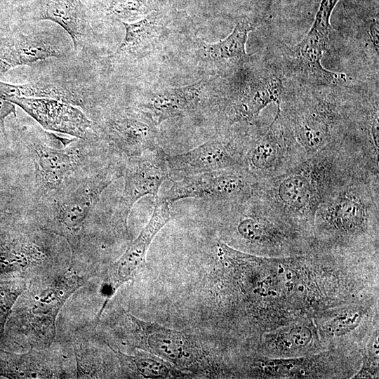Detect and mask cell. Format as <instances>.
<instances>
[{
	"label": "cell",
	"instance_id": "1",
	"mask_svg": "<svg viewBox=\"0 0 379 379\" xmlns=\"http://www.w3.org/2000/svg\"><path fill=\"white\" fill-rule=\"evenodd\" d=\"M377 165L360 143L347 137L259 182L257 192L292 225L310 232L317 208L335 187L363 167Z\"/></svg>",
	"mask_w": 379,
	"mask_h": 379
},
{
	"label": "cell",
	"instance_id": "2",
	"mask_svg": "<svg viewBox=\"0 0 379 379\" xmlns=\"http://www.w3.org/2000/svg\"><path fill=\"white\" fill-rule=\"evenodd\" d=\"M125 164L119 158L103 163L28 214V219L40 228L66 241L71 265L76 269L83 265L91 215L105 189L123 177Z\"/></svg>",
	"mask_w": 379,
	"mask_h": 379
},
{
	"label": "cell",
	"instance_id": "3",
	"mask_svg": "<svg viewBox=\"0 0 379 379\" xmlns=\"http://www.w3.org/2000/svg\"><path fill=\"white\" fill-rule=\"evenodd\" d=\"M88 278L70 264L30 279L8 317L4 340L9 338L29 350L50 347L55 336L60 311Z\"/></svg>",
	"mask_w": 379,
	"mask_h": 379
},
{
	"label": "cell",
	"instance_id": "4",
	"mask_svg": "<svg viewBox=\"0 0 379 379\" xmlns=\"http://www.w3.org/2000/svg\"><path fill=\"white\" fill-rule=\"evenodd\" d=\"M378 167L365 166L320 204L312 230L324 239L347 243L378 232Z\"/></svg>",
	"mask_w": 379,
	"mask_h": 379
},
{
	"label": "cell",
	"instance_id": "5",
	"mask_svg": "<svg viewBox=\"0 0 379 379\" xmlns=\"http://www.w3.org/2000/svg\"><path fill=\"white\" fill-rule=\"evenodd\" d=\"M22 143L32 165L30 210L78 182L105 161L99 139L75 138L65 147L48 145L34 130L25 131Z\"/></svg>",
	"mask_w": 379,
	"mask_h": 379
},
{
	"label": "cell",
	"instance_id": "6",
	"mask_svg": "<svg viewBox=\"0 0 379 379\" xmlns=\"http://www.w3.org/2000/svg\"><path fill=\"white\" fill-rule=\"evenodd\" d=\"M62 237L30 221L0 223V280L30 279L71 263Z\"/></svg>",
	"mask_w": 379,
	"mask_h": 379
},
{
	"label": "cell",
	"instance_id": "7",
	"mask_svg": "<svg viewBox=\"0 0 379 379\" xmlns=\"http://www.w3.org/2000/svg\"><path fill=\"white\" fill-rule=\"evenodd\" d=\"M237 237L246 244L268 251L290 248L300 231L292 225L256 192L239 201L219 205Z\"/></svg>",
	"mask_w": 379,
	"mask_h": 379
},
{
	"label": "cell",
	"instance_id": "8",
	"mask_svg": "<svg viewBox=\"0 0 379 379\" xmlns=\"http://www.w3.org/2000/svg\"><path fill=\"white\" fill-rule=\"evenodd\" d=\"M306 157L284 121L279 105L266 127L251 133L243 167L261 182L285 173Z\"/></svg>",
	"mask_w": 379,
	"mask_h": 379
},
{
	"label": "cell",
	"instance_id": "9",
	"mask_svg": "<svg viewBox=\"0 0 379 379\" xmlns=\"http://www.w3.org/2000/svg\"><path fill=\"white\" fill-rule=\"evenodd\" d=\"M280 111L307 157L351 135L344 128L345 114L339 106L328 101L303 102L287 110L280 108Z\"/></svg>",
	"mask_w": 379,
	"mask_h": 379
},
{
	"label": "cell",
	"instance_id": "10",
	"mask_svg": "<svg viewBox=\"0 0 379 379\" xmlns=\"http://www.w3.org/2000/svg\"><path fill=\"white\" fill-rule=\"evenodd\" d=\"M259 182L244 168L220 169L189 175L173 181L159 197L171 205L188 199H205L218 205L233 203L255 193Z\"/></svg>",
	"mask_w": 379,
	"mask_h": 379
},
{
	"label": "cell",
	"instance_id": "11",
	"mask_svg": "<svg viewBox=\"0 0 379 379\" xmlns=\"http://www.w3.org/2000/svg\"><path fill=\"white\" fill-rule=\"evenodd\" d=\"M250 137L251 133L227 129L187 152L167 154L170 178L243 167Z\"/></svg>",
	"mask_w": 379,
	"mask_h": 379
},
{
	"label": "cell",
	"instance_id": "12",
	"mask_svg": "<svg viewBox=\"0 0 379 379\" xmlns=\"http://www.w3.org/2000/svg\"><path fill=\"white\" fill-rule=\"evenodd\" d=\"M123 177L124 190L112 216V224L129 237L128 218L134 204L145 196L157 197L161 184L171 178L167 154L159 147L140 156L128 157Z\"/></svg>",
	"mask_w": 379,
	"mask_h": 379
},
{
	"label": "cell",
	"instance_id": "13",
	"mask_svg": "<svg viewBox=\"0 0 379 379\" xmlns=\"http://www.w3.org/2000/svg\"><path fill=\"white\" fill-rule=\"evenodd\" d=\"M126 317L132 326L136 347L161 357L181 371L199 367L201 352L190 335L157 323L142 321L129 312Z\"/></svg>",
	"mask_w": 379,
	"mask_h": 379
},
{
	"label": "cell",
	"instance_id": "14",
	"mask_svg": "<svg viewBox=\"0 0 379 379\" xmlns=\"http://www.w3.org/2000/svg\"><path fill=\"white\" fill-rule=\"evenodd\" d=\"M70 47L67 39L51 30L0 33V78L18 66L67 57Z\"/></svg>",
	"mask_w": 379,
	"mask_h": 379
},
{
	"label": "cell",
	"instance_id": "15",
	"mask_svg": "<svg viewBox=\"0 0 379 379\" xmlns=\"http://www.w3.org/2000/svg\"><path fill=\"white\" fill-rule=\"evenodd\" d=\"M94 122L99 138L127 157L140 156L160 147L157 125L140 110L114 111Z\"/></svg>",
	"mask_w": 379,
	"mask_h": 379
},
{
	"label": "cell",
	"instance_id": "16",
	"mask_svg": "<svg viewBox=\"0 0 379 379\" xmlns=\"http://www.w3.org/2000/svg\"><path fill=\"white\" fill-rule=\"evenodd\" d=\"M170 206L159 195L155 197L149 220L107 274L102 288L105 300L101 311L116 291L124 284L133 280L145 267L147 253L152 240L171 220Z\"/></svg>",
	"mask_w": 379,
	"mask_h": 379
},
{
	"label": "cell",
	"instance_id": "17",
	"mask_svg": "<svg viewBox=\"0 0 379 379\" xmlns=\"http://www.w3.org/2000/svg\"><path fill=\"white\" fill-rule=\"evenodd\" d=\"M21 107L46 131L79 139L99 138L96 125L77 106L51 98H5Z\"/></svg>",
	"mask_w": 379,
	"mask_h": 379
},
{
	"label": "cell",
	"instance_id": "18",
	"mask_svg": "<svg viewBox=\"0 0 379 379\" xmlns=\"http://www.w3.org/2000/svg\"><path fill=\"white\" fill-rule=\"evenodd\" d=\"M20 8L25 20H48L60 26L71 38L75 51L86 46L94 34L88 6L82 0H33Z\"/></svg>",
	"mask_w": 379,
	"mask_h": 379
},
{
	"label": "cell",
	"instance_id": "19",
	"mask_svg": "<svg viewBox=\"0 0 379 379\" xmlns=\"http://www.w3.org/2000/svg\"><path fill=\"white\" fill-rule=\"evenodd\" d=\"M65 366L62 356L50 347L19 354L0 347V376L4 378H75V370Z\"/></svg>",
	"mask_w": 379,
	"mask_h": 379
},
{
	"label": "cell",
	"instance_id": "20",
	"mask_svg": "<svg viewBox=\"0 0 379 379\" xmlns=\"http://www.w3.org/2000/svg\"><path fill=\"white\" fill-rule=\"evenodd\" d=\"M206 88L202 81L182 87L163 89L150 94L139 110L157 125L163 121L204 107Z\"/></svg>",
	"mask_w": 379,
	"mask_h": 379
},
{
	"label": "cell",
	"instance_id": "21",
	"mask_svg": "<svg viewBox=\"0 0 379 379\" xmlns=\"http://www.w3.org/2000/svg\"><path fill=\"white\" fill-rule=\"evenodd\" d=\"M281 92V81L275 76L252 81L225 107L224 117L227 125L232 126L238 123L253 121L270 104L280 105Z\"/></svg>",
	"mask_w": 379,
	"mask_h": 379
},
{
	"label": "cell",
	"instance_id": "22",
	"mask_svg": "<svg viewBox=\"0 0 379 379\" xmlns=\"http://www.w3.org/2000/svg\"><path fill=\"white\" fill-rule=\"evenodd\" d=\"M0 96L51 98L68 102L84 109L88 108V95L69 84L50 81H32L11 84L0 81Z\"/></svg>",
	"mask_w": 379,
	"mask_h": 379
},
{
	"label": "cell",
	"instance_id": "23",
	"mask_svg": "<svg viewBox=\"0 0 379 379\" xmlns=\"http://www.w3.org/2000/svg\"><path fill=\"white\" fill-rule=\"evenodd\" d=\"M118 359L123 375L128 378H184L190 375L182 372L171 363L149 352H138L128 355L107 344Z\"/></svg>",
	"mask_w": 379,
	"mask_h": 379
},
{
	"label": "cell",
	"instance_id": "24",
	"mask_svg": "<svg viewBox=\"0 0 379 379\" xmlns=\"http://www.w3.org/2000/svg\"><path fill=\"white\" fill-rule=\"evenodd\" d=\"M125 28L124 38L115 55L133 54L153 42L161 30V13L154 10L133 22H120Z\"/></svg>",
	"mask_w": 379,
	"mask_h": 379
},
{
	"label": "cell",
	"instance_id": "25",
	"mask_svg": "<svg viewBox=\"0 0 379 379\" xmlns=\"http://www.w3.org/2000/svg\"><path fill=\"white\" fill-rule=\"evenodd\" d=\"M86 5L92 20L135 21L154 11L153 0H91Z\"/></svg>",
	"mask_w": 379,
	"mask_h": 379
},
{
	"label": "cell",
	"instance_id": "26",
	"mask_svg": "<svg viewBox=\"0 0 379 379\" xmlns=\"http://www.w3.org/2000/svg\"><path fill=\"white\" fill-rule=\"evenodd\" d=\"M253 24L247 19L237 22L231 34L215 44H204V51L213 60L220 63H237L246 56V42Z\"/></svg>",
	"mask_w": 379,
	"mask_h": 379
},
{
	"label": "cell",
	"instance_id": "27",
	"mask_svg": "<svg viewBox=\"0 0 379 379\" xmlns=\"http://www.w3.org/2000/svg\"><path fill=\"white\" fill-rule=\"evenodd\" d=\"M312 330L304 325H295L270 333L265 339L270 353L286 356L300 352L312 340Z\"/></svg>",
	"mask_w": 379,
	"mask_h": 379
},
{
	"label": "cell",
	"instance_id": "28",
	"mask_svg": "<svg viewBox=\"0 0 379 379\" xmlns=\"http://www.w3.org/2000/svg\"><path fill=\"white\" fill-rule=\"evenodd\" d=\"M23 279L0 280V347H3L6 325L15 303L27 288Z\"/></svg>",
	"mask_w": 379,
	"mask_h": 379
},
{
	"label": "cell",
	"instance_id": "29",
	"mask_svg": "<svg viewBox=\"0 0 379 379\" xmlns=\"http://www.w3.org/2000/svg\"><path fill=\"white\" fill-rule=\"evenodd\" d=\"M339 0H321L314 22L306 36L327 45L331 30L330 18Z\"/></svg>",
	"mask_w": 379,
	"mask_h": 379
},
{
	"label": "cell",
	"instance_id": "30",
	"mask_svg": "<svg viewBox=\"0 0 379 379\" xmlns=\"http://www.w3.org/2000/svg\"><path fill=\"white\" fill-rule=\"evenodd\" d=\"M361 319L359 310H349L343 312L325 324L326 331L333 335H340L352 330Z\"/></svg>",
	"mask_w": 379,
	"mask_h": 379
},
{
	"label": "cell",
	"instance_id": "31",
	"mask_svg": "<svg viewBox=\"0 0 379 379\" xmlns=\"http://www.w3.org/2000/svg\"><path fill=\"white\" fill-rule=\"evenodd\" d=\"M10 114L16 117L15 105L0 96V128L4 135H6L5 120Z\"/></svg>",
	"mask_w": 379,
	"mask_h": 379
},
{
	"label": "cell",
	"instance_id": "32",
	"mask_svg": "<svg viewBox=\"0 0 379 379\" xmlns=\"http://www.w3.org/2000/svg\"><path fill=\"white\" fill-rule=\"evenodd\" d=\"M371 37H372V39L373 41H375L374 43H376L378 44V24H374L372 25V27H371Z\"/></svg>",
	"mask_w": 379,
	"mask_h": 379
},
{
	"label": "cell",
	"instance_id": "33",
	"mask_svg": "<svg viewBox=\"0 0 379 379\" xmlns=\"http://www.w3.org/2000/svg\"><path fill=\"white\" fill-rule=\"evenodd\" d=\"M0 213H10V210L7 206V203L0 197Z\"/></svg>",
	"mask_w": 379,
	"mask_h": 379
},
{
	"label": "cell",
	"instance_id": "34",
	"mask_svg": "<svg viewBox=\"0 0 379 379\" xmlns=\"http://www.w3.org/2000/svg\"><path fill=\"white\" fill-rule=\"evenodd\" d=\"M20 1L21 2V4H23L27 3V2L33 1V0H20Z\"/></svg>",
	"mask_w": 379,
	"mask_h": 379
},
{
	"label": "cell",
	"instance_id": "35",
	"mask_svg": "<svg viewBox=\"0 0 379 379\" xmlns=\"http://www.w3.org/2000/svg\"><path fill=\"white\" fill-rule=\"evenodd\" d=\"M1 18L0 17V23H1Z\"/></svg>",
	"mask_w": 379,
	"mask_h": 379
},
{
	"label": "cell",
	"instance_id": "36",
	"mask_svg": "<svg viewBox=\"0 0 379 379\" xmlns=\"http://www.w3.org/2000/svg\"><path fill=\"white\" fill-rule=\"evenodd\" d=\"M91 1V0H86V3H87L88 1Z\"/></svg>",
	"mask_w": 379,
	"mask_h": 379
}]
</instances>
